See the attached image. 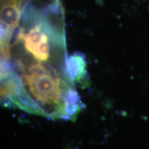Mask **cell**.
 I'll use <instances>...</instances> for the list:
<instances>
[{"label":"cell","mask_w":149,"mask_h":149,"mask_svg":"<svg viewBox=\"0 0 149 149\" xmlns=\"http://www.w3.org/2000/svg\"><path fill=\"white\" fill-rule=\"evenodd\" d=\"M16 41L22 42L28 57L31 60H14L10 64L37 63L46 66H53L60 69L68 70V66L64 61H57L53 55V46L47 33L40 25L31 28L27 32L19 31Z\"/></svg>","instance_id":"cell-1"}]
</instances>
